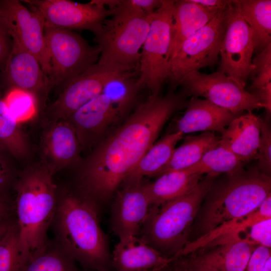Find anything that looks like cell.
Instances as JSON below:
<instances>
[{
    "mask_svg": "<svg viewBox=\"0 0 271 271\" xmlns=\"http://www.w3.org/2000/svg\"><path fill=\"white\" fill-rule=\"evenodd\" d=\"M185 96L171 92L151 95L116 129L101 140L87 158L80 174L82 193L95 201L108 200L154 144Z\"/></svg>",
    "mask_w": 271,
    "mask_h": 271,
    "instance_id": "obj_1",
    "label": "cell"
},
{
    "mask_svg": "<svg viewBox=\"0 0 271 271\" xmlns=\"http://www.w3.org/2000/svg\"><path fill=\"white\" fill-rule=\"evenodd\" d=\"M96 204L83 193H65L57 199L52 224L56 244L75 262L88 268L106 271L109 249Z\"/></svg>",
    "mask_w": 271,
    "mask_h": 271,
    "instance_id": "obj_2",
    "label": "cell"
},
{
    "mask_svg": "<svg viewBox=\"0 0 271 271\" xmlns=\"http://www.w3.org/2000/svg\"><path fill=\"white\" fill-rule=\"evenodd\" d=\"M52 176L40 162L23 170L15 184L16 223L23 264L49 245L48 232L58 199Z\"/></svg>",
    "mask_w": 271,
    "mask_h": 271,
    "instance_id": "obj_3",
    "label": "cell"
},
{
    "mask_svg": "<svg viewBox=\"0 0 271 271\" xmlns=\"http://www.w3.org/2000/svg\"><path fill=\"white\" fill-rule=\"evenodd\" d=\"M271 195V178L256 167L244 168L212 183L195 221L196 239L256 209Z\"/></svg>",
    "mask_w": 271,
    "mask_h": 271,
    "instance_id": "obj_4",
    "label": "cell"
},
{
    "mask_svg": "<svg viewBox=\"0 0 271 271\" xmlns=\"http://www.w3.org/2000/svg\"><path fill=\"white\" fill-rule=\"evenodd\" d=\"M216 177L206 175L188 193L160 206H152L141 228V238L165 256L179 257Z\"/></svg>",
    "mask_w": 271,
    "mask_h": 271,
    "instance_id": "obj_5",
    "label": "cell"
},
{
    "mask_svg": "<svg viewBox=\"0 0 271 271\" xmlns=\"http://www.w3.org/2000/svg\"><path fill=\"white\" fill-rule=\"evenodd\" d=\"M106 19L94 40L100 50L98 63L118 64L135 69L139 66L142 47L149 30L151 15L130 0H120Z\"/></svg>",
    "mask_w": 271,
    "mask_h": 271,
    "instance_id": "obj_6",
    "label": "cell"
},
{
    "mask_svg": "<svg viewBox=\"0 0 271 271\" xmlns=\"http://www.w3.org/2000/svg\"><path fill=\"white\" fill-rule=\"evenodd\" d=\"M44 36L51 65V89L64 86L98 61L99 47L91 46L72 30L45 27Z\"/></svg>",
    "mask_w": 271,
    "mask_h": 271,
    "instance_id": "obj_7",
    "label": "cell"
},
{
    "mask_svg": "<svg viewBox=\"0 0 271 271\" xmlns=\"http://www.w3.org/2000/svg\"><path fill=\"white\" fill-rule=\"evenodd\" d=\"M175 1L163 0L151 15L149 32L142 46L138 83L152 95H158L168 74Z\"/></svg>",
    "mask_w": 271,
    "mask_h": 271,
    "instance_id": "obj_8",
    "label": "cell"
},
{
    "mask_svg": "<svg viewBox=\"0 0 271 271\" xmlns=\"http://www.w3.org/2000/svg\"><path fill=\"white\" fill-rule=\"evenodd\" d=\"M226 8L188 38L177 54L169 60L167 80L172 88L179 85L190 73L216 63L225 31Z\"/></svg>",
    "mask_w": 271,
    "mask_h": 271,
    "instance_id": "obj_9",
    "label": "cell"
},
{
    "mask_svg": "<svg viewBox=\"0 0 271 271\" xmlns=\"http://www.w3.org/2000/svg\"><path fill=\"white\" fill-rule=\"evenodd\" d=\"M256 48L253 31L243 19L237 0L229 1L219 51V71L244 88L253 68L252 56Z\"/></svg>",
    "mask_w": 271,
    "mask_h": 271,
    "instance_id": "obj_10",
    "label": "cell"
},
{
    "mask_svg": "<svg viewBox=\"0 0 271 271\" xmlns=\"http://www.w3.org/2000/svg\"><path fill=\"white\" fill-rule=\"evenodd\" d=\"M133 69L118 64L97 62L63 86L57 98L46 106L44 115L48 122L68 120L100 94L109 80L121 72Z\"/></svg>",
    "mask_w": 271,
    "mask_h": 271,
    "instance_id": "obj_11",
    "label": "cell"
},
{
    "mask_svg": "<svg viewBox=\"0 0 271 271\" xmlns=\"http://www.w3.org/2000/svg\"><path fill=\"white\" fill-rule=\"evenodd\" d=\"M179 85L185 96L203 97L236 115L262 108L252 94L219 71L209 74L192 72Z\"/></svg>",
    "mask_w": 271,
    "mask_h": 271,
    "instance_id": "obj_12",
    "label": "cell"
},
{
    "mask_svg": "<svg viewBox=\"0 0 271 271\" xmlns=\"http://www.w3.org/2000/svg\"><path fill=\"white\" fill-rule=\"evenodd\" d=\"M0 18L12 41L33 54L48 77L51 65L41 14L34 9L30 10L20 1L1 0Z\"/></svg>",
    "mask_w": 271,
    "mask_h": 271,
    "instance_id": "obj_13",
    "label": "cell"
},
{
    "mask_svg": "<svg viewBox=\"0 0 271 271\" xmlns=\"http://www.w3.org/2000/svg\"><path fill=\"white\" fill-rule=\"evenodd\" d=\"M31 9L42 16L45 28L86 30L96 34L113 11L97 0L86 4L69 0H25Z\"/></svg>",
    "mask_w": 271,
    "mask_h": 271,
    "instance_id": "obj_14",
    "label": "cell"
},
{
    "mask_svg": "<svg viewBox=\"0 0 271 271\" xmlns=\"http://www.w3.org/2000/svg\"><path fill=\"white\" fill-rule=\"evenodd\" d=\"M1 79L10 89H18L33 95L38 108L46 107L51 90L49 78L38 59L20 45L12 42V49Z\"/></svg>",
    "mask_w": 271,
    "mask_h": 271,
    "instance_id": "obj_15",
    "label": "cell"
},
{
    "mask_svg": "<svg viewBox=\"0 0 271 271\" xmlns=\"http://www.w3.org/2000/svg\"><path fill=\"white\" fill-rule=\"evenodd\" d=\"M48 122L41 140L40 162L53 175L78 161L81 147L76 129L69 120Z\"/></svg>",
    "mask_w": 271,
    "mask_h": 271,
    "instance_id": "obj_16",
    "label": "cell"
},
{
    "mask_svg": "<svg viewBox=\"0 0 271 271\" xmlns=\"http://www.w3.org/2000/svg\"><path fill=\"white\" fill-rule=\"evenodd\" d=\"M151 207L142 182L124 185L117 192L111 216V227L119 239L140 232Z\"/></svg>",
    "mask_w": 271,
    "mask_h": 271,
    "instance_id": "obj_17",
    "label": "cell"
},
{
    "mask_svg": "<svg viewBox=\"0 0 271 271\" xmlns=\"http://www.w3.org/2000/svg\"><path fill=\"white\" fill-rule=\"evenodd\" d=\"M177 259L163 255L137 235L120 238L112 254L117 271H160Z\"/></svg>",
    "mask_w": 271,
    "mask_h": 271,
    "instance_id": "obj_18",
    "label": "cell"
},
{
    "mask_svg": "<svg viewBox=\"0 0 271 271\" xmlns=\"http://www.w3.org/2000/svg\"><path fill=\"white\" fill-rule=\"evenodd\" d=\"M261 118L247 111L234 118L221 132L219 145L236 156L242 162L257 158Z\"/></svg>",
    "mask_w": 271,
    "mask_h": 271,
    "instance_id": "obj_19",
    "label": "cell"
},
{
    "mask_svg": "<svg viewBox=\"0 0 271 271\" xmlns=\"http://www.w3.org/2000/svg\"><path fill=\"white\" fill-rule=\"evenodd\" d=\"M183 115L177 121L171 132L183 134L196 131L221 132L239 115L214 105L208 100L193 97L186 104Z\"/></svg>",
    "mask_w": 271,
    "mask_h": 271,
    "instance_id": "obj_20",
    "label": "cell"
},
{
    "mask_svg": "<svg viewBox=\"0 0 271 271\" xmlns=\"http://www.w3.org/2000/svg\"><path fill=\"white\" fill-rule=\"evenodd\" d=\"M256 247L232 232L206 245L209 249L198 256L219 271H245Z\"/></svg>",
    "mask_w": 271,
    "mask_h": 271,
    "instance_id": "obj_21",
    "label": "cell"
},
{
    "mask_svg": "<svg viewBox=\"0 0 271 271\" xmlns=\"http://www.w3.org/2000/svg\"><path fill=\"white\" fill-rule=\"evenodd\" d=\"M218 12L208 9L192 0L175 1L169 60L177 54L188 38L206 25Z\"/></svg>",
    "mask_w": 271,
    "mask_h": 271,
    "instance_id": "obj_22",
    "label": "cell"
},
{
    "mask_svg": "<svg viewBox=\"0 0 271 271\" xmlns=\"http://www.w3.org/2000/svg\"><path fill=\"white\" fill-rule=\"evenodd\" d=\"M202 178L185 170L171 171L158 176L154 182L144 184L152 206H160L188 193Z\"/></svg>",
    "mask_w": 271,
    "mask_h": 271,
    "instance_id": "obj_23",
    "label": "cell"
},
{
    "mask_svg": "<svg viewBox=\"0 0 271 271\" xmlns=\"http://www.w3.org/2000/svg\"><path fill=\"white\" fill-rule=\"evenodd\" d=\"M183 137L182 132H173L154 143L127 176L124 185L139 183L146 176H158L170 160L177 143Z\"/></svg>",
    "mask_w": 271,
    "mask_h": 271,
    "instance_id": "obj_24",
    "label": "cell"
},
{
    "mask_svg": "<svg viewBox=\"0 0 271 271\" xmlns=\"http://www.w3.org/2000/svg\"><path fill=\"white\" fill-rule=\"evenodd\" d=\"M219 140V137L211 131L186 136L183 144L175 149L170 160L157 176L168 172L184 170L194 165L208 152L217 147Z\"/></svg>",
    "mask_w": 271,
    "mask_h": 271,
    "instance_id": "obj_25",
    "label": "cell"
},
{
    "mask_svg": "<svg viewBox=\"0 0 271 271\" xmlns=\"http://www.w3.org/2000/svg\"><path fill=\"white\" fill-rule=\"evenodd\" d=\"M241 14L253 31L256 48L271 43V1L237 0Z\"/></svg>",
    "mask_w": 271,
    "mask_h": 271,
    "instance_id": "obj_26",
    "label": "cell"
},
{
    "mask_svg": "<svg viewBox=\"0 0 271 271\" xmlns=\"http://www.w3.org/2000/svg\"><path fill=\"white\" fill-rule=\"evenodd\" d=\"M135 70L115 75L106 82L102 91L110 98L125 118L130 114L143 88L135 77Z\"/></svg>",
    "mask_w": 271,
    "mask_h": 271,
    "instance_id": "obj_27",
    "label": "cell"
},
{
    "mask_svg": "<svg viewBox=\"0 0 271 271\" xmlns=\"http://www.w3.org/2000/svg\"><path fill=\"white\" fill-rule=\"evenodd\" d=\"M0 149L16 158L26 157L29 145L19 123L11 113L0 89Z\"/></svg>",
    "mask_w": 271,
    "mask_h": 271,
    "instance_id": "obj_28",
    "label": "cell"
},
{
    "mask_svg": "<svg viewBox=\"0 0 271 271\" xmlns=\"http://www.w3.org/2000/svg\"><path fill=\"white\" fill-rule=\"evenodd\" d=\"M243 163L228 150L218 145L208 152L197 163L184 169L190 174L217 177L244 168Z\"/></svg>",
    "mask_w": 271,
    "mask_h": 271,
    "instance_id": "obj_29",
    "label": "cell"
},
{
    "mask_svg": "<svg viewBox=\"0 0 271 271\" xmlns=\"http://www.w3.org/2000/svg\"><path fill=\"white\" fill-rule=\"evenodd\" d=\"M75 261L56 244L28 259L20 271H79Z\"/></svg>",
    "mask_w": 271,
    "mask_h": 271,
    "instance_id": "obj_30",
    "label": "cell"
},
{
    "mask_svg": "<svg viewBox=\"0 0 271 271\" xmlns=\"http://www.w3.org/2000/svg\"><path fill=\"white\" fill-rule=\"evenodd\" d=\"M23 265L18 227L13 222L0 240V271H20Z\"/></svg>",
    "mask_w": 271,
    "mask_h": 271,
    "instance_id": "obj_31",
    "label": "cell"
},
{
    "mask_svg": "<svg viewBox=\"0 0 271 271\" xmlns=\"http://www.w3.org/2000/svg\"><path fill=\"white\" fill-rule=\"evenodd\" d=\"M4 100L11 113L19 123L33 117L39 109L34 97L20 90H9Z\"/></svg>",
    "mask_w": 271,
    "mask_h": 271,
    "instance_id": "obj_32",
    "label": "cell"
},
{
    "mask_svg": "<svg viewBox=\"0 0 271 271\" xmlns=\"http://www.w3.org/2000/svg\"><path fill=\"white\" fill-rule=\"evenodd\" d=\"M252 64L253 68L250 74L251 78L250 91L271 83V43L252 59Z\"/></svg>",
    "mask_w": 271,
    "mask_h": 271,
    "instance_id": "obj_33",
    "label": "cell"
},
{
    "mask_svg": "<svg viewBox=\"0 0 271 271\" xmlns=\"http://www.w3.org/2000/svg\"><path fill=\"white\" fill-rule=\"evenodd\" d=\"M240 239L255 245L271 247V219L264 220L234 232Z\"/></svg>",
    "mask_w": 271,
    "mask_h": 271,
    "instance_id": "obj_34",
    "label": "cell"
},
{
    "mask_svg": "<svg viewBox=\"0 0 271 271\" xmlns=\"http://www.w3.org/2000/svg\"><path fill=\"white\" fill-rule=\"evenodd\" d=\"M269 120L261 118L260 133L258 147L257 168L263 174H271V130Z\"/></svg>",
    "mask_w": 271,
    "mask_h": 271,
    "instance_id": "obj_35",
    "label": "cell"
},
{
    "mask_svg": "<svg viewBox=\"0 0 271 271\" xmlns=\"http://www.w3.org/2000/svg\"><path fill=\"white\" fill-rule=\"evenodd\" d=\"M270 255V248L257 245L250 255L245 271H263Z\"/></svg>",
    "mask_w": 271,
    "mask_h": 271,
    "instance_id": "obj_36",
    "label": "cell"
},
{
    "mask_svg": "<svg viewBox=\"0 0 271 271\" xmlns=\"http://www.w3.org/2000/svg\"><path fill=\"white\" fill-rule=\"evenodd\" d=\"M0 149V197L8 198V191L13 180L12 169L2 156Z\"/></svg>",
    "mask_w": 271,
    "mask_h": 271,
    "instance_id": "obj_37",
    "label": "cell"
},
{
    "mask_svg": "<svg viewBox=\"0 0 271 271\" xmlns=\"http://www.w3.org/2000/svg\"><path fill=\"white\" fill-rule=\"evenodd\" d=\"M12 41L0 18V71L7 62L12 49Z\"/></svg>",
    "mask_w": 271,
    "mask_h": 271,
    "instance_id": "obj_38",
    "label": "cell"
},
{
    "mask_svg": "<svg viewBox=\"0 0 271 271\" xmlns=\"http://www.w3.org/2000/svg\"><path fill=\"white\" fill-rule=\"evenodd\" d=\"M256 98L266 111L265 119L269 120L271 114V83L255 90L249 91Z\"/></svg>",
    "mask_w": 271,
    "mask_h": 271,
    "instance_id": "obj_39",
    "label": "cell"
},
{
    "mask_svg": "<svg viewBox=\"0 0 271 271\" xmlns=\"http://www.w3.org/2000/svg\"><path fill=\"white\" fill-rule=\"evenodd\" d=\"M131 2L142 9L146 14L152 15L161 5L163 0H130Z\"/></svg>",
    "mask_w": 271,
    "mask_h": 271,
    "instance_id": "obj_40",
    "label": "cell"
},
{
    "mask_svg": "<svg viewBox=\"0 0 271 271\" xmlns=\"http://www.w3.org/2000/svg\"><path fill=\"white\" fill-rule=\"evenodd\" d=\"M186 261L191 271H219L203 261L198 256Z\"/></svg>",
    "mask_w": 271,
    "mask_h": 271,
    "instance_id": "obj_41",
    "label": "cell"
},
{
    "mask_svg": "<svg viewBox=\"0 0 271 271\" xmlns=\"http://www.w3.org/2000/svg\"><path fill=\"white\" fill-rule=\"evenodd\" d=\"M12 207L9 198L0 197V224L11 222Z\"/></svg>",
    "mask_w": 271,
    "mask_h": 271,
    "instance_id": "obj_42",
    "label": "cell"
},
{
    "mask_svg": "<svg viewBox=\"0 0 271 271\" xmlns=\"http://www.w3.org/2000/svg\"><path fill=\"white\" fill-rule=\"evenodd\" d=\"M192 1L208 9L216 11L225 9L229 2V1L224 0H192Z\"/></svg>",
    "mask_w": 271,
    "mask_h": 271,
    "instance_id": "obj_43",
    "label": "cell"
},
{
    "mask_svg": "<svg viewBox=\"0 0 271 271\" xmlns=\"http://www.w3.org/2000/svg\"><path fill=\"white\" fill-rule=\"evenodd\" d=\"M173 271H191L187 261L178 262L174 266Z\"/></svg>",
    "mask_w": 271,
    "mask_h": 271,
    "instance_id": "obj_44",
    "label": "cell"
},
{
    "mask_svg": "<svg viewBox=\"0 0 271 271\" xmlns=\"http://www.w3.org/2000/svg\"><path fill=\"white\" fill-rule=\"evenodd\" d=\"M12 222L0 224V240L7 232L9 226L12 223Z\"/></svg>",
    "mask_w": 271,
    "mask_h": 271,
    "instance_id": "obj_45",
    "label": "cell"
},
{
    "mask_svg": "<svg viewBox=\"0 0 271 271\" xmlns=\"http://www.w3.org/2000/svg\"><path fill=\"white\" fill-rule=\"evenodd\" d=\"M263 271H271V257L267 260Z\"/></svg>",
    "mask_w": 271,
    "mask_h": 271,
    "instance_id": "obj_46",
    "label": "cell"
},
{
    "mask_svg": "<svg viewBox=\"0 0 271 271\" xmlns=\"http://www.w3.org/2000/svg\"><path fill=\"white\" fill-rule=\"evenodd\" d=\"M168 271H171V270H168Z\"/></svg>",
    "mask_w": 271,
    "mask_h": 271,
    "instance_id": "obj_47",
    "label": "cell"
}]
</instances>
